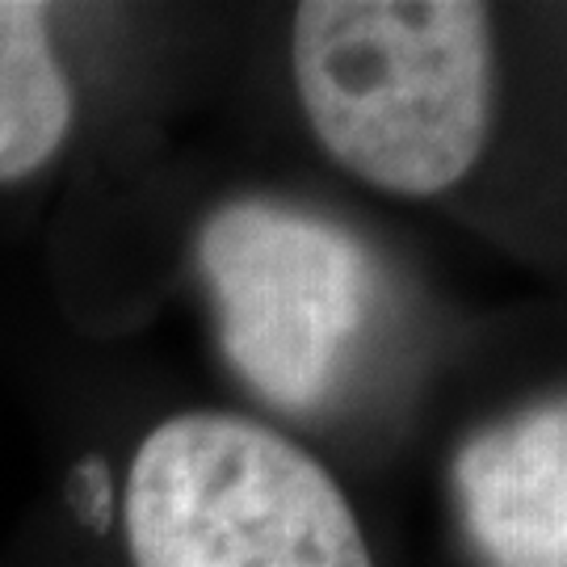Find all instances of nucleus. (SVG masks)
Listing matches in <instances>:
<instances>
[{"mask_svg":"<svg viewBox=\"0 0 567 567\" xmlns=\"http://www.w3.org/2000/svg\"><path fill=\"white\" fill-rule=\"evenodd\" d=\"M295 84L316 140L386 194L429 198L487 140L492 39L471 0H307Z\"/></svg>","mask_w":567,"mask_h":567,"instance_id":"1","label":"nucleus"},{"mask_svg":"<svg viewBox=\"0 0 567 567\" xmlns=\"http://www.w3.org/2000/svg\"><path fill=\"white\" fill-rule=\"evenodd\" d=\"M122 526L135 567H374L324 466L231 412H182L143 437Z\"/></svg>","mask_w":567,"mask_h":567,"instance_id":"2","label":"nucleus"},{"mask_svg":"<svg viewBox=\"0 0 567 567\" xmlns=\"http://www.w3.org/2000/svg\"><path fill=\"white\" fill-rule=\"evenodd\" d=\"M198 265L227 362L286 412L324 404L374 303V269L344 227L269 198L206 219Z\"/></svg>","mask_w":567,"mask_h":567,"instance_id":"3","label":"nucleus"},{"mask_svg":"<svg viewBox=\"0 0 567 567\" xmlns=\"http://www.w3.org/2000/svg\"><path fill=\"white\" fill-rule=\"evenodd\" d=\"M454 496L492 567H567V395L475 433Z\"/></svg>","mask_w":567,"mask_h":567,"instance_id":"4","label":"nucleus"},{"mask_svg":"<svg viewBox=\"0 0 567 567\" xmlns=\"http://www.w3.org/2000/svg\"><path fill=\"white\" fill-rule=\"evenodd\" d=\"M72 89L63 76L47 4L0 0V185L34 177L72 135Z\"/></svg>","mask_w":567,"mask_h":567,"instance_id":"5","label":"nucleus"},{"mask_svg":"<svg viewBox=\"0 0 567 567\" xmlns=\"http://www.w3.org/2000/svg\"><path fill=\"white\" fill-rule=\"evenodd\" d=\"M81 496L84 501H89V505H84V513H89V517H93V522H102L105 526V487H110V480H105V471L97 463H89L81 471Z\"/></svg>","mask_w":567,"mask_h":567,"instance_id":"6","label":"nucleus"}]
</instances>
